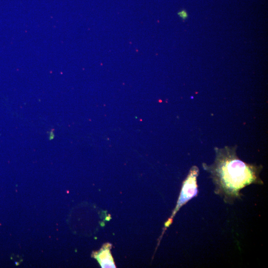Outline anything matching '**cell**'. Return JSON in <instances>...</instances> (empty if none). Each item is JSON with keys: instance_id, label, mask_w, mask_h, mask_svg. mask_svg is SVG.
Listing matches in <instances>:
<instances>
[{"instance_id": "cell-5", "label": "cell", "mask_w": 268, "mask_h": 268, "mask_svg": "<svg viewBox=\"0 0 268 268\" xmlns=\"http://www.w3.org/2000/svg\"><path fill=\"white\" fill-rule=\"evenodd\" d=\"M54 134L53 132V131H52V132H51L50 133L49 139H52L54 138Z\"/></svg>"}, {"instance_id": "cell-4", "label": "cell", "mask_w": 268, "mask_h": 268, "mask_svg": "<svg viewBox=\"0 0 268 268\" xmlns=\"http://www.w3.org/2000/svg\"><path fill=\"white\" fill-rule=\"evenodd\" d=\"M178 15L183 20L187 19L188 17V14L186 9H183L178 12Z\"/></svg>"}, {"instance_id": "cell-1", "label": "cell", "mask_w": 268, "mask_h": 268, "mask_svg": "<svg viewBox=\"0 0 268 268\" xmlns=\"http://www.w3.org/2000/svg\"><path fill=\"white\" fill-rule=\"evenodd\" d=\"M237 147H215L213 163L210 165L202 163L203 169L210 175L214 193L228 204L241 198L240 191L245 187L264 183L260 176L263 166L241 160L237 155Z\"/></svg>"}, {"instance_id": "cell-2", "label": "cell", "mask_w": 268, "mask_h": 268, "mask_svg": "<svg viewBox=\"0 0 268 268\" xmlns=\"http://www.w3.org/2000/svg\"><path fill=\"white\" fill-rule=\"evenodd\" d=\"M199 168L196 165H194L190 168L186 179L183 182L176 207L171 217L166 222L165 228L171 224L173 217L180 208L192 198L197 196L199 192L197 178L199 175Z\"/></svg>"}, {"instance_id": "cell-3", "label": "cell", "mask_w": 268, "mask_h": 268, "mask_svg": "<svg viewBox=\"0 0 268 268\" xmlns=\"http://www.w3.org/2000/svg\"><path fill=\"white\" fill-rule=\"evenodd\" d=\"M110 245H106L97 254L96 258L102 268H115L110 251Z\"/></svg>"}]
</instances>
